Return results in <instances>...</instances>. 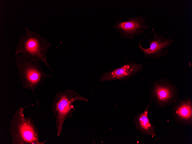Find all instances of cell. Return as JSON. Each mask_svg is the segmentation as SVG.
I'll return each instance as SVG.
<instances>
[{
  "mask_svg": "<svg viewBox=\"0 0 192 144\" xmlns=\"http://www.w3.org/2000/svg\"><path fill=\"white\" fill-rule=\"evenodd\" d=\"M143 69L142 64L130 61L121 67L115 68L109 72L103 73L101 77L100 81L103 82L118 80L128 81L129 78L134 77Z\"/></svg>",
  "mask_w": 192,
  "mask_h": 144,
  "instance_id": "obj_8",
  "label": "cell"
},
{
  "mask_svg": "<svg viewBox=\"0 0 192 144\" xmlns=\"http://www.w3.org/2000/svg\"><path fill=\"white\" fill-rule=\"evenodd\" d=\"M114 27L121 37L130 40L145 33L146 29L150 28L141 16L129 18L123 22L117 20Z\"/></svg>",
  "mask_w": 192,
  "mask_h": 144,
  "instance_id": "obj_7",
  "label": "cell"
},
{
  "mask_svg": "<svg viewBox=\"0 0 192 144\" xmlns=\"http://www.w3.org/2000/svg\"><path fill=\"white\" fill-rule=\"evenodd\" d=\"M152 30L153 36L148 43L149 47L143 48L140 43L139 46L145 57L156 60L168 55L169 52L168 48L174 41L172 38L167 39L162 34L155 32L153 28Z\"/></svg>",
  "mask_w": 192,
  "mask_h": 144,
  "instance_id": "obj_6",
  "label": "cell"
},
{
  "mask_svg": "<svg viewBox=\"0 0 192 144\" xmlns=\"http://www.w3.org/2000/svg\"><path fill=\"white\" fill-rule=\"evenodd\" d=\"M77 100L87 101L88 100L78 92L70 89L58 92L55 96L52 103V111L55 118L57 136L62 133V126L66 119L72 115L75 110L73 104Z\"/></svg>",
  "mask_w": 192,
  "mask_h": 144,
  "instance_id": "obj_4",
  "label": "cell"
},
{
  "mask_svg": "<svg viewBox=\"0 0 192 144\" xmlns=\"http://www.w3.org/2000/svg\"><path fill=\"white\" fill-rule=\"evenodd\" d=\"M15 64L18 70L20 81L22 83V89L31 90L37 101L34 90L44 83V80L49 77L43 71L39 62L30 59L23 54L17 57Z\"/></svg>",
  "mask_w": 192,
  "mask_h": 144,
  "instance_id": "obj_2",
  "label": "cell"
},
{
  "mask_svg": "<svg viewBox=\"0 0 192 144\" xmlns=\"http://www.w3.org/2000/svg\"><path fill=\"white\" fill-rule=\"evenodd\" d=\"M174 121L182 125H192V99L190 97L179 99L171 108Z\"/></svg>",
  "mask_w": 192,
  "mask_h": 144,
  "instance_id": "obj_9",
  "label": "cell"
},
{
  "mask_svg": "<svg viewBox=\"0 0 192 144\" xmlns=\"http://www.w3.org/2000/svg\"><path fill=\"white\" fill-rule=\"evenodd\" d=\"M20 106L14 113L10 122L9 129L13 144H43L39 141V131L34 123V119L30 116L26 118L24 110L27 107Z\"/></svg>",
  "mask_w": 192,
  "mask_h": 144,
  "instance_id": "obj_1",
  "label": "cell"
},
{
  "mask_svg": "<svg viewBox=\"0 0 192 144\" xmlns=\"http://www.w3.org/2000/svg\"><path fill=\"white\" fill-rule=\"evenodd\" d=\"M151 102L150 100L142 112L134 116L133 124L142 134L153 137L156 135L155 126L150 122L148 116V110Z\"/></svg>",
  "mask_w": 192,
  "mask_h": 144,
  "instance_id": "obj_10",
  "label": "cell"
},
{
  "mask_svg": "<svg viewBox=\"0 0 192 144\" xmlns=\"http://www.w3.org/2000/svg\"><path fill=\"white\" fill-rule=\"evenodd\" d=\"M25 36L20 37L15 53V56L20 53L33 60L44 63L52 70L47 62V52L51 44L38 33L26 28Z\"/></svg>",
  "mask_w": 192,
  "mask_h": 144,
  "instance_id": "obj_3",
  "label": "cell"
},
{
  "mask_svg": "<svg viewBox=\"0 0 192 144\" xmlns=\"http://www.w3.org/2000/svg\"><path fill=\"white\" fill-rule=\"evenodd\" d=\"M149 97L158 107L164 108L174 105L179 99V94L175 84L164 78L151 83Z\"/></svg>",
  "mask_w": 192,
  "mask_h": 144,
  "instance_id": "obj_5",
  "label": "cell"
}]
</instances>
